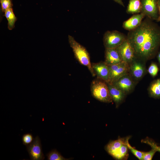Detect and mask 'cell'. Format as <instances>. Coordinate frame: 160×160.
<instances>
[{"instance_id":"cell-26","label":"cell","mask_w":160,"mask_h":160,"mask_svg":"<svg viewBox=\"0 0 160 160\" xmlns=\"http://www.w3.org/2000/svg\"><path fill=\"white\" fill-rule=\"evenodd\" d=\"M144 142L150 145L152 148L155 149L157 151L160 152V146H158L154 142L150 140L146 139Z\"/></svg>"},{"instance_id":"cell-28","label":"cell","mask_w":160,"mask_h":160,"mask_svg":"<svg viewBox=\"0 0 160 160\" xmlns=\"http://www.w3.org/2000/svg\"><path fill=\"white\" fill-rule=\"evenodd\" d=\"M115 2H116L118 4H119L120 5L124 7V4L123 2L122 1V0H113Z\"/></svg>"},{"instance_id":"cell-7","label":"cell","mask_w":160,"mask_h":160,"mask_svg":"<svg viewBox=\"0 0 160 160\" xmlns=\"http://www.w3.org/2000/svg\"><path fill=\"white\" fill-rule=\"evenodd\" d=\"M26 147L31 160H43L44 159L41 141L38 136H36L33 142Z\"/></svg>"},{"instance_id":"cell-9","label":"cell","mask_w":160,"mask_h":160,"mask_svg":"<svg viewBox=\"0 0 160 160\" xmlns=\"http://www.w3.org/2000/svg\"><path fill=\"white\" fill-rule=\"evenodd\" d=\"M92 66L97 78L108 83L109 72L108 65L105 62H100L92 63Z\"/></svg>"},{"instance_id":"cell-21","label":"cell","mask_w":160,"mask_h":160,"mask_svg":"<svg viewBox=\"0 0 160 160\" xmlns=\"http://www.w3.org/2000/svg\"><path fill=\"white\" fill-rule=\"evenodd\" d=\"M129 138H127L126 139V144L128 149H129L133 154L139 159L143 160V152L137 150L132 147L129 144L128 140Z\"/></svg>"},{"instance_id":"cell-24","label":"cell","mask_w":160,"mask_h":160,"mask_svg":"<svg viewBox=\"0 0 160 160\" xmlns=\"http://www.w3.org/2000/svg\"><path fill=\"white\" fill-rule=\"evenodd\" d=\"M159 71L157 65L155 63H152L149 67L148 71L153 77L156 76Z\"/></svg>"},{"instance_id":"cell-6","label":"cell","mask_w":160,"mask_h":160,"mask_svg":"<svg viewBox=\"0 0 160 160\" xmlns=\"http://www.w3.org/2000/svg\"><path fill=\"white\" fill-rule=\"evenodd\" d=\"M127 64L123 61L119 63L108 65L109 72L108 83L113 84L121 77L126 75L128 69Z\"/></svg>"},{"instance_id":"cell-20","label":"cell","mask_w":160,"mask_h":160,"mask_svg":"<svg viewBox=\"0 0 160 160\" xmlns=\"http://www.w3.org/2000/svg\"><path fill=\"white\" fill-rule=\"evenodd\" d=\"M149 91L152 97L156 98L160 97V91L157 80L154 81L151 83Z\"/></svg>"},{"instance_id":"cell-22","label":"cell","mask_w":160,"mask_h":160,"mask_svg":"<svg viewBox=\"0 0 160 160\" xmlns=\"http://www.w3.org/2000/svg\"><path fill=\"white\" fill-rule=\"evenodd\" d=\"M34 138L30 133H27L24 134L22 137V141L23 144L27 146L31 144L33 141Z\"/></svg>"},{"instance_id":"cell-10","label":"cell","mask_w":160,"mask_h":160,"mask_svg":"<svg viewBox=\"0 0 160 160\" xmlns=\"http://www.w3.org/2000/svg\"><path fill=\"white\" fill-rule=\"evenodd\" d=\"M145 15L142 13L135 14L123 23V27L129 31L137 27L141 24Z\"/></svg>"},{"instance_id":"cell-12","label":"cell","mask_w":160,"mask_h":160,"mask_svg":"<svg viewBox=\"0 0 160 160\" xmlns=\"http://www.w3.org/2000/svg\"><path fill=\"white\" fill-rule=\"evenodd\" d=\"M125 75L112 84L124 92H129L132 88L133 83L130 78Z\"/></svg>"},{"instance_id":"cell-29","label":"cell","mask_w":160,"mask_h":160,"mask_svg":"<svg viewBox=\"0 0 160 160\" xmlns=\"http://www.w3.org/2000/svg\"><path fill=\"white\" fill-rule=\"evenodd\" d=\"M159 91H160V79H157Z\"/></svg>"},{"instance_id":"cell-25","label":"cell","mask_w":160,"mask_h":160,"mask_svg":"<svg viewBox=\"0 0 160 160\" xmlns=\"http://www.w3.org/2000/svg\"><path fill=\"white\" fill-rule=\"evenodd\" d=\"M156 151L155 149L152 148V149L148 152H143V160H152V158Z\"/></svg>"},{"instance_id":"cell-5","label":"cell","mask_w":160,"mask_h":160,"mask_svg":"<svg viewBox=\"0 0 160 160\" xmlns=\"http://www.w3.org/2000/svg\"><path fill=\"white\" fill-rule=\"evenodd\" d=\"M159 0H141V13L152 20H157L159 17L158 7Z\"/></svg>"},{"instance_id":"cell-27","label":"cell","mask_w":160,"mask_h":160,"mask_svg":"<svg viewBox=\"0 0 160 160\" xmlns=\"http://www.w3.org/2000/svg\"><path fill=\"white\" fill-rule=\"evenodd\" d=\"M158 7L159 12V17L156 21L157 22H160V0H159L158 1Z\"/></svg>"},{"instance_id":"cell-8","label":"cell","mask_w":160,"mask_h":160,"mask_svg":"<svg viewBox=\"0 0 160 160\" xmlns=\"http://www.w3.org/2000/svg\"><path fill=\"white\" fill-rule=\"evenodd\" d=\"M116 48L123 62L128 64L133 60L134 50L127 39Z\"/></svg>"},{"instance_id":"cell-14","label":"cell","mask_w":160,"mask_h":160,"mask_svg":"<svg viewBox=\"0 0 160 160\" xmlns=\"http://www.w3.org/2000/svg\"><path fill=\"white\" fill-rule=\"evenodd\" d=\"M130 70L132 76L136 79L141 78L145 71L143 65L140 62L135 61L131 65Z\"/></svg>"},{"instance_id":"cell-2","label":"cell","mask_w":160,"mask_h":160,"mask_svg":"<svg viewBox=\"0 0 160 160\" xmlns=\"http://www.w3.org/2000/svg\"><path fill=\"white\" fill-rule=\"evenodd\" d=\"M68 38L69 44L76 59L80 64L87 68L92 76H95V75L92 67L90 56L86 49L71 36L69 35Z\"/></svg>"},{"instance_id":"cell-11","label":"cell","mask_w":160,"mask_h":160,"mask_svg":"<svg viewBox=\"0 0 160 160\" xmlns=\"http://www.w3.org/2000/svg\"><path fill=\"white\" fill-rule=\"evenodd\" d=\"M123 62L117 48L105 49V63L108 65L121 63Z\"/></svg>"},{"instance_id":"cell-23","label":"cell","mask_w":160,"mask_h":160,"mask_svg":"<svg viewBox=\"0 0 160 160\" xmlns=\"http://www.w3.org/2000/svg\"><path fill=\"white\" fill-rule=\"evenodd\" d=\"M1 11L4 12L7 9L12 8L13 4L12 0H0Z\"/></svg>"},{"instance_id":"cell-19","label":"cell","mask_w":160,"mask_h":160,"mask_svg":"<svg viewBox=\"0 0 160 160\" xmlns=\"http://www.w3.org/2000/svg\"><path fill=\"white\" fill-rule=\"evenodd\" d=\"M48 160H68L64 158L56 149H53L46 154Z\"/></svg>"},{"instance_id":"cell-3","label":"cell","mask_w":160,"mask_h":160,"mask_svg":"<svg viewBox=\"0 0 160 160\" xmlns=\"http://www.w3.org/2000/svg\"><path fill=\"white\" fill-rule=\"evenodd\" d=\"M106 83L98 79L94 80L91 83V92L92 96L98 100L103 102L111 103L113 100Z\"/></svg>"},{"instance_id":"cell-17","label":"cell","mask_w":160,"mask_h":160,"mask_svg":"<svg viewBox=\"0 0 160 160\" xmlns=\"http://www.w3.org/2000/svg\"><path fill=\"white\" fill-rule=\"evenodd\" d=\"M4 12V16L8 21V28L9 30H12L15 27L17 18L14 14L12 8L7 9Z\"/></svg>"},{"instance_id":"cell-15","label":"cell","mask_w":160,"mask_h":160,"mask_svg":"<svg viewBox=\"0 0 160 160\" xmlns=\"http://www.w3.org/2000/svg\"><path fill=\"white\" fill-rule=\"evenodd\" d=\"M142 5L141 0H129L126 10L130 14H137L141 13Z\"/></svg>"},{"instance_id":"cell-1","label":"cell","mask_w":160,"mask_h":160,"mask_svg":"<svg viewBox=\"0 0 160 160\" xmlns=\"http://www.w3.org/2000/svg\"><path fill=\"white\" fill-rule=\"evenodd\" d=\"M127 40L134 49L135 56L152 58L160 47V27L146 17L139 26L129 31Z\"/></svg>"},{"instance_id":"cell-4","label":"cell","mask_w":160,"mask_h":160,"mask_svg":"<svg viewBox=\"0 0 160 160\" xmlns=\"http://www.w3.org/2000/svg\"><path fill=\"white\" fill-rule=\"evenodd\" d=\"M127 39V36L114 30L108 31L103 37L104 45L105 49L116 48Z\"/></svg>"},{"instance_id":"cell-13","label":"cell","mask_w":160,"mask_h":160,"mask_svg":"<svg viewBox=\"0 0 160 160\" xmlns=\"http://www.w3.org/2000/svg\"><path fill=\"white\" fill-rule=\"evenodd\" d=\"M111 96L115 103L118 104L123 99L125 92L119 89L112 84H107Z\"/></svg>"},{"instance_id":"cell-16","label":"cell","mask_w":160,"mask_h":160,"mask_svg":"<svg viewBox=\"0 0 160 160\" xmlns=\"http://www.w3.org/2000/svg\"><path fill=\"white\" fill-rule=\"evenodd\" d=\"M125 143L126 140L122 138L112 141L107 145L106 150L109 154L112 156Z\"/></svg>"},{"instance_id":"cell-18","label":"cell","mask_w":160,"mask_h":160,"mask_svg":"<svg viewBox=\"0 0 160 160\" xmlns=\"http://www.w3.org/2000/svg\"><path fill=\"white\" fill-rule=\"evenodd\" d=\"M128 147L126 144L123 145L112 156L118 159H121L127 156Z\"/></svg>"},{"instance_id":"cell-30","label":"cell","mask_w":160,"mask_h":160,"mask_svg":"<svg viewBox=\"0 0 160 160\" xmlns=\"http://www.w3.org/2000/svg\"><path fill=\"white\" fill-rule=\"evenodd\" d=\"M157 59L160 65V51L158 53L157 55Z\"/></svg>"}]
</instances>
